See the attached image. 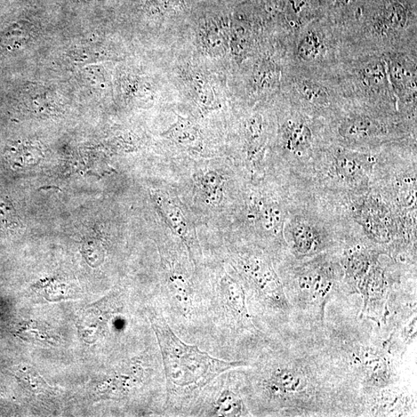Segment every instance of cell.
Listing matches in <instances>:
<instances>
[{
	"mask_svg": "<svg viewBox=\"0 0 417 417\" xmlns=\"http://www.w3.org/2000/svg\"><path fill=\"white\" fill-rule=\"evenodd\" d=\"M213 271L211 278L196 274L206 325L203 349L224 360L250 363L270 337L256 327L235 270L229 266Z\"/></svg>",
	"mask_w": 417,
	"mask_h": 417,
	"instance_id": "obj_3",
	"label": "cell"
},
{
	"mask_svg": "<svg viewBox=\"0 0 417 417\" xmlns=\"http://www.w3.org/2000/svg\"><path fill=\"white\" fill-rule=\"evenodd\" d=\"M380 258L381 255L356 287V294L363 300L359 317L375 323L380 328L386 325L390 297L399 283Z\"/></svg>",
	"mask_w": 417,
	"mask_h": 417,
	"instance_id": "obj_9",
	"label": "cell"
},
{
	"mask_svg": "<svg viewBox=\"0 0 417 417\" xmlns=\"http://www.w3.org/2000/svg\"><path fill=\"white\" fill-rule=\"evenodd\" d=\"M286 149L295 156H301L311 147L312 133L310 128L302 123H290L284 133Z\"/></svg>",
	"mask_w": 417,
	"mask_h": 417,
	"instance_id": "obj_15",
	"label": "cell"
},
{
	"mask_svg": "<svg viewBox=\"0 0 417 417\" xmlns=\"http://www.w3.org/2000/svg\"><path fill=\"white\" fill-rule=\"evenodd\" d=\"M227 253L229 266L244 287L256 327L270 338L294 332L293 309L272 254L256 246H232Z\"/></svg>",
	"mask_w": 417,
	"mask_h": 417,
	"instance_id": "obj_5",
	"label": "cell"
},
{
	"mask_svg": "<svg viewBox=\"0 0 417 417\" xmlns=\"http://www.w3.org/2000/svg\"><path fill=\"white\" fill-rule=\"evenodd\" d=\"M203 43L208 53L213 56L225 54L228 48V37L223 28L213 20L206 23L202 30Z\"/></svg>",
	"mask_w": 417,
	"mask_h": 417,
	"instance_id": "obj_17",
	"label": "cell"
},
{
	"mask_svg": "<svg viewBox=\"0 0 417 417\" xmlns=\"http://www.w3.org/2000/svg\"><path fill=\"white\" fill-rule=\"evenodd\" d=\"M249 216L263 237L273 240L278 250H286L284 229L287 215L282 205L270 199H256Z\"/></svg>",
	"mask_w": 417,
	"mask_h": 417,
	"instance_id": "obj_11",
	"label": "cell"
},
{
	"mask_svg": "<svg viewBox=\"0 0 417 417\" xmlns=\"http://www.w3.org/2000/svg\"><path fill=\"white\" fill-rule=\"evenodd\" d=\"M264 128L261 116H255L248 120L246 125V137L249 144L248 156L254 158L260 154L264 142Z\"/></svg>",
	"mask_w": 417,
	"mask_h": 417,
	"instance_id": "obj_18",
	"label": "cell"
},
{
	"mask_svg": "<svg viewBox=\"0 0 417 417\" xmlns=\"http://www.w3.org/2000/svg\"><path fill=\"white\" fill-rule=\"evenodd\" d=\"M224 182L225 179L218 172L208 171L199 176L197 186L206 204L218 206L221 204L224 197Z\"/></svg>",
	"mask_w": 417,
	"mask_h": 417,
	"instance_id": "obj_16",
	"label": "cell"
},
{
	"mask_svg": "<svg viewBox=\"0 0 417 417\" xmlns=\"http://www.w3.org/2000/svg\"><path fill=\"white\" fill-rule=\"evenodd\" d=\"M320 44L317 36L310 34L302 39L299 52L304 60L311 61L319 54Z\"/></svg>",
	"mask_w": 417,
	"mask_h": 417,
	"instance_id": "obj_21",
	"label": "cell"
},
{
	"mask_svg": "<svg viewBox=\"0 0 417 417\" xmlns=\"http://www.w3.org/2000/svg\"><path fill=\"white\" fill-rule=\"evenodd\" d=\"M327 165L328 179L340 189L365 194L370 188L373 170V160L371 157L338 151Z\"/></svg>",
	"mask_w": 417,
	"mask_h": 417,
	"instance_id": "obj_10",
	"label": "cell"
},
{
	"mask_svg": "<svg viewBox=\"0 0 417 417\" xmlns=\"http://www.w3.org/2000/svg\"><path fill=\"white\" fill-rule=\"evenodd\" d=\"M190 87L199 106L204 111L216 108L215 94L213 87L203 77L195 75L190 80Z\"/></svg>",
	"mask_w": 417,
	"mask_h": 417,
	"instance_id": "obj_19",
	"label": "cell"
},
{
	"mask_svg": "<svg viewBox=\"0 0 417 417\" xmlns=\"http://www.w3.org/2000/svg\"><path fill=\"white\" fill-rule=\"evenodd\" d=\"M382 127L375 120L363 116L344 120L340 126L342 137L349 142H365L378 136Z\"/></svg>",
	"mask_w": 417,
	"mask_h": 417,
	"instance_id": "obj_13",
	"label": "cell"
},
{
	"mask_svg": "<svg viewBox=\"0 0 417 417\" xmlns=\"http://www.w3.org/2000/svg\"><path fill=\"white\" fill-rule=\"evenodd\" d=\"M299 91L309 102L320 106H328L330 97L323 87L311 82H302L299 85Z\"/></svg>",
	"mask_w": 417,
	"mask_h": 417,
	"instance_id": "obj_20",
	"label": "cell"
},
{
	"mask_svg": "<svg viewBox=\"0 0 417 417\" xmlns=\"http://www.w3.org/2000/svg\"><path fill=\"white\" fill-rule=\"evenodd\" d=\"M366 81L371 85H377L382 81L384 75L382 69L379 66H371L368 68L364 74Z\"/></svg>",
	"mask_w": 417,
	"mask_h": 417,
	"instance_id": "obj_22",
	"label": "cell"
},
{
	"mask_svg": "<svg viewBox=\"0 0 417 417\" xmlns=\"http://www.w3.org/2000/svg\"><path fill=\"white\" fill-rule=\"evenodd\" d=\"M286 250L291 260H307L320 254L339 251L344 242L338 239L330 224L309 211H295L287 218L284 229Z\"/></svg>",
	"mask_w": 417,
	"mask_h": 417,
	"instance_id": "obj_7",
	"label": "cell"
},
{
	"mask_svg": "<svg viewBox=\"0 0 417 417\" xmlns=\"http://www.w3.org/2000/svg\"><path fill=\"white\" fill-rule=\"evenodd\" d=\"M358 318V317H357ZM340 318L325 320L316 334L318 347L349 395L360 406L363 401L381 390L399 382L397 356L385 339L365 330V319Z\"/></svg>",
	"mask_w": 417,
	"mask_h": 417,
	"instance_id": "obj_2",
	"label": "cell"
},
{
	"mask_svg": "<svg viewBox=\"0 0 417 417\" xmlns=\"http://www.w3.org/2000/svg\"><path fill=\"white\" fill-rule=\"evenodd\" d=\"M341 250V249H340ZM340 250L307 260H291L278 272L301 331L316 332L325 324L328 304L335 297H348Z\"/></svg>",
	"mask_w": 417,
	"mask_h": 417,
	"instance_id": "obj_6",
	"label": "cell"
},
{
	"mask_svg": "<svg viewBox=\"0 0 417 417\" xmlns=\"http://www.w3.org/2000/svg\"><path fill=\"white\" fill-rule=\"evenodd\" d=\"M186 416H252L247 404L242 367L216 377L200 392Z\"/></svg>",
	"mask_w": 417,
	"mask_h": 417,
	"instance_id": "obj_8",
	"label": "cell"
},
{
	"mask_svg": "<svg viewBox=\"0 0 417 417\" xmlns=\"http://www.w3.org/2000/svg\"><path fill=\"white\" fill-rule=\"evenodd\" d=\"M242 371L252 416H350V398L309 334L270 338Z\"/></svg>",
	"mask_w": 417,
	"mask_h": 417,
	"instance_id": "obj_1",
	"label": "cell"
},
{
	"mask_svg": "<svg viewBox=\"0 0 417 417\" xmlns=\"http://www.w3.org/2000/svg\"><path fill=\"white\" fill-rule=\"evenodd\" d=\"M154 199L168 225L185 244L189 259L194 263L197 271L201 263L202 252L194 236L192 235L185 215L174 200L166 194L157 192L154 194Z\"/></svg>",
	"mask_w": 417,
	"mask_h": 417,
	"instance_id": "obj_12",
	"label": "cell"
},
{
	"mask_svg": "<svg viewBox=\"0 0 417 417\" xmlns=\"http://www.w3.org/2000/svg\"><path fill=\"white\" fill-rule=\"evenodd\" d=\"M161 355L166 382L163 416H186L200 392L221 373L247 366L245 361H228L213 356L196 344L182 340L158 309L147 308Z\"/></svg>",
	"mask_w": 417,
	"mask_h": 417,
	"instance_id": "obj_4",
	"label": "cell"
},
{
	"mask_svg": "<svg viewBox=\"0 0 417 417\" xmlns=\"http://www.w3.org/2000/svg\"><path fill=\"white\" fill-rule=\"evenodd\" d=\"M163 135L164 137L186 148L197 149L201 147V135L198 126L189 119L179 116L178 121L168 128Z\"/></svg>",
	"mask_w": 417,
	"mask_h": 417,
	"instance_id": "obj_14",
	"label": "cell"
}]
</instances>
